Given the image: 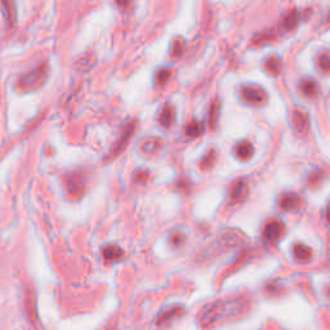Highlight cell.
Returning a JSON list of instances; mask_svg holds the SVG:
<instances>
[{
  "instance_id": "obj_1",
  "label": "cell",
  "mask_w": 330,
  "mask_h": 330,
  "mask_svg": "<svg viewBox=\"0 0 330 330\" xmlns=\"http://www.w3.org/2000/svg\"><path fill=\"white\" fill-rule=\"evenodd\" d=\"M248 309L245 299H230V301H217L208 305L199 316V324L201 328H210L221 321L239 316Z\"/></svg>"
},
{
  "instance_id": "obj_2",
  "label": "cell",
  "mask_w": 330,
  "mask_h": 330,
  "mask_svg": "<svg viewBox=\"0 0 330 330\" xmlns=\"http://www.w3.org/2000/svg\"><path fill=\"white\" fill-rule=\"evenodd\" d=\"M48 75V66L41 65L28 74L23 75L18 81V88L23 92H31L43 85Z\"/></svg>"
},
{
  "instance_id": "obj_3",
  "label": "cell",
  "mask_w": 330,
  "mask_h": 330,
  "mask_svg": "<svg viewBox=\"0 0 330 330\" xmlns=\"http://www.w3.org/2000/svg\"><path fill=\"white\" fill-rule=\"evenodd\" d=\"M136 127H137V124H136L134 120L125 123V125L123 127V129H122V133H120V137H119V140L115 142V146L112 147V150L110 151L109 156H107V159L109 160L115 159L116 156H119L120 154L123 153V151H124L125 147H127V145L129 144L131 138L133 137L134 132H136Z\"/></svg>"
},
{
  "instance_id": "obj_4",
  "label": "cell",
  "mask_w": 330,
  "mask_h": 330,
  "mask_svg": "<svg viewBox=\"0 0 330 330\" xmlns=\"http://www.w3.org/2000/svg\"><path fill=\"white\" fill-rule=\"evenodd\" d=\"M240 96L245 102H248L249 105H254V106H262L267 101L266 92L257 85H244L240 89Z\"/></svg>"
},
{
  "instance_id": "obj_5",
  "label": "cell",
  "mask_w": 330,
  "mask_h": 330,
  "mask_svg": "<svg viewBox=\"0 0 330 330\" xmlns=\"http://www.w3.org/2000/svg\"><path fill=\"white\" fill-rule=\"evenodd\" d=\"M284 231H285V226H284L283 222L280 221H271L266 224L265 231H263V236L267 241L270 243H276L280 240V237L283 236Z\"/></svg>"
},
{
  "instance_id": "obj_6",
  "label": "cell",
  "mask_w": 330,
  "mask_h": 330,
  "mask_svg": "<svg viewBox=\"0 0 330 330\" xmlns=\"http://www.w3.org/2000/svg\"><path fill=\"white\" fill-rule=\"evenodd\" d=\"M85 188V183L83 177L79 174H72L67 178V182H66V190L70 196L79 197L83 195Z\"/></svg>"
},
{
  "instance_id": "obj_7",
  "label": "cell",
  "mask_w": 330,
  "mask_h": 330,
  "mask_svg": "<svg viewBox=\"0 0 330 330\" xmlns=\"http://www.w3.org/2000/svg\"><path fill=\"white\" fill-rule=\"evenodd\" d=\"M293 127L297 131V133L301 136H306L310 128L309 116L306 111L301 109H296L293 111Z\"/></svg>"
},
{
  "instance_id": "obj_8",
  "label": "cell",
  "mask_w": 330,
  "mask_h": 330,
  "mask_svg": "<svg viewBox=\"0 0 330 330\" xmlns=\"http://www.w3.org/2000/svg\"><path fill=\"white\" fill-rule=\"evenodd\" d=\"M182 314H183V307H181V306H173L170 309L165 310V311L160 315L158 320H156V325H158V327L169 325L171 321H174L175 319L179 318Z\"/></svg>"
},
{
  "instance_id": "obj_9",
  "label": "cell",
  "mask_w": 330,
  "mask_h": 330,
  "mask_svg": "<svg viewBox=\"0 0 330 330\" xmlns=\"http://www.w3.org/2000/svg\"><path fill=\"white\" fill-rule=\"evenodd\" d=\"M301 206V197L294 192L284 193L280 199V208L285 212H296Z\"/></svg>"
},
{
  "instance_id": "obj_10",
  "label": "cell",
  "mask_w": 330,
  "mask_h": 330,
  "mask_svg": "<svg viewBox=\"0 0 330 330\" xmlns=\"http://www.w3.org/2000/svg\"><path fill=\"white\" fill-rule=\"evenodd\" d=\"M248 191H249V188H248L246 182L243 181V179H240V181H237L236 183L232 186V188H231V200L234 202L244 201L245 197L248 196Z\"/></svg>"
},
{
  "instance_id": "obj_11",
  "label": "cell",
  "mask_w": 330,
  "mask_h": 330,
  "mask_svg": "<svg viewBox=\"0 0 330 330\" xmlns=\"http://www.w3.org/2000/svg\"><path fill=\"white\" fill-rule=\"evenodd\" d=\"M175 120V110L171 105H165L163 110L160 111L159 115V123L164 128H170L171 125L174 124Z\"/></svg>"
},
{
  "instance_id": "obj_12",
  "label": "cell",
  "mask_w": 330,
  "mask_h": 330,
  "mask_svg": "<svg viewBox=\"0 0 330 330\" xmlns=\"http://www.w3.org/2000/svg\"><path fill=\"white\" fill-rule=\"evenodd\" d=\"M162 145L163 141L160 140V138H146V140L142 141V144H141V153L145 154V155H153V154L158 153V150L162 147Z\"/></svg>"
},
{
  "instance_id": "obj_13",
  "label": "cell",
  "mask_w": 330,
  "mask_h": 330,
  "mask_svg": "<svg viewBox=\"0 0 330 330\" xmlns=\"http://www.w3.org/2000/svg\"><path fill=\"white\" fill-rule=\"evenodd\" d=\"M293 254L299 263H309L312 258V250L305 244H296L293 246Z\"/></svg>"
},
{
  "instance_id": "obj_14",
  "label": "cell",
  "mask_w": 330,
  "mask_h": 330,
  "mask_svg": "<svg viewBox=\"0 0 330 330\" xmlns=\"http://www.w3.org/2000/svg\"><path fill=\"white\" fill-rule=\"evenodd\" d=\"M235 154L239 158L240 160L243 162H248V160L252 159V156L254 155V147L250 142H240L236 147H235Z\"/></svg>"
},
{
  "instance_id": "obj_15",
  "label": "cell",
  "mask_w": 330,
  "mask_h": 330,
  "mask_svg": "<svg viewBox=\"0 0 330 330\" xmlns=\"http://www.w3.org/2000/svg\"><path fill=\"white\" fill-rule=\"evenodd\" d=\"M103 258L109 262H115L122 259L124 256V252L122 250V248L115 244H109L103 248Z\"/></svg>"
},
{
  "instance_id": "obj_16",
  "label": "cell",
  "mask_w": 330,
  "mask_h": 330,
  "mask_svg": "<svg viewBox=\"0 0 330 330\" xmlns=\"http://www.w3.org/2000/svg\"><path fill=\"white\" fill-rule=\"evenodd\" d=\"M1 8L4 10L5 18L10 26L14 25L16 22V6H14V0H0Z\"/></svg>"
},
{
  "instance_id": "obj_17",
  "label": "cell",
  "mask_w": 330,
  "mask_h": 330,
  "mask_svg": "<svg viewBox=\"0 0 330 330\" xmlns=\"http://www.w3.org/2000/svg\"><path fill=\"white\" fill-rule=\"evenodd\" d=\"M301 92L305 97L307 98H314V97L318 96L319 93V88L316 81L311 80V79H307V80H303L301 83Z\"/></svg>"
},
{
  "instance_id": "obj_18",
  "label": "cell",
  "mask_w": 330,
  "mask_h": 330,
  "mask_svg": "<svg viewBox=\"0 0 330 330\" xmlns=\"http://www.w3.org/2000/svg\"><path fill=\"white\" fill-rule=\"evenodd\" d=\"M299 23V13L297 10H292L285 16L283 21V27L288 31H293L294 28L298 26Z\"/></svg>"
},
{
  "instance_id": "obj_19",
  "label": "cell",
  "mask_w": 330,
  "mask_h": 330,
  "mask_svg": "<svg viewBox=\"0 0 330 330\" xmlns=\"http://www.w3.org/2000/svg\"><path fill=\"white\" fill-rule=\"evenodd\" d=\"M186 136L187 137L191 138H196L200 137L202 133H204V124L200 122H196V120H193L191 122L190 124L186 127Z\"/></svg>"
},
{
  "instance_id": "obj_20",
  "label": "cell",
  "mask_w": 330,
  "mask_h": 330,
  "mask_svg": "<svg viewBox=\"0 0 330 330\" xmlns=\"http://www.w3.org/2000/svg\"><path fill=\"white\" fill-rule=\"evenodd\" d=\"M265 67L271 75H279L281 71V62L280 58L276 56L268 57L265 62Z\"/></svg>"
},
{
  "instance_id": "obj_21",
  "label": "cell",
  "mask_w": 330,
  "mask_h": 330,
  "mask_svg": "<svg viewBox=\"0 0 330 330\" xmlns=\"http://www.w3.org/2000/svg\"><path fill=\"white\" fill-rule=\"evenodd\" d=\"M215 160H217V151H215L214 149H210L208 151V154L204 156V159L200 162V169H202V170L212 169L215 164Z\"/></svg>"
},
{
  "instance_id": "obj_22",
  "label": "cell",
  "mask_w": 330,
  "mask_h": 330,
  "mask_svg": "<svg viewBox=\"0 0 330 330\" xmlns=\"http://www.w3.org/2000/svg\"><path fill=\"white\" fill-rule=\"evenodd\" d=\"M319 67L325 74H330V50H325L319 56Z\"/></svg>"
},
{
  "instance_id": "obj_23",
  "label": "cell",
  "mask_w": 330,
  "mask_h": 330,
  "mask_svg": "<svg viewBox=\"0 0 330 330\" xmlns=\"http://www.w3.org/2000/svg\"><path fill=\"white\" fill-rule=\"evenodd\" d=\"M218 114H219V102L218 101H214L210 106L209 110V125L210 128H214L215 124H217V120H218Z\"/></svg>"
},
{
  "instance_id": "obj_24",
  "label": "cell",
  "mask_w": 330,
  "mask_h": 330,
  "mask_svg": "<svg viewBox=\"0 0 330 330\" xmlns=\"http://www.w3.org/2000/svg\"><path fill=\"white\" fill-rule=\"evenodd\" d=\"M170 75H171V71L168 69H162L160 71H158V74H156V84L164 85L165 83L169 80Z\"/></svg>"
},
{
  "instance_id": "obj_25",
  "label": "cell",
  "mask_w": 330,
  "mask_h": 330,
  "mask_svg": "<svg viewBox=\"0 0 330 330\" xmlns=\"http://www.w3.org/2000/svg\"><path fill=\"white\" fill-rule=\"evenodd\" d=\"M184 241V235L182 234L181 231H174L170 235V243L173 246H179Z\"/></svg>"
},
{
  "instance_id": "obj_26",
  "label": "cell",
  "mask_w": 330,
  "mask_h": 330,
  "mask_svg": "<svg viewBox=\"0 0 330 330\" xmlns=\"http://www.w3.org/2000/svg\"><path fill=\"white\" fill-rule=\"evenodd\" d=\"M181 53H182V45L179 41H177V43H174V48H173V53H171V56L178 57Z\"/></svg>"
},
{
  "instance_id": "obj_27",
  "label": "cell",
  "mask_w": 330,
  "mask_h": 330,
  "mask_svg": "<svg viewBox=\"0 0 330 330\" xmlns=\"http://www.w3.org/2000/svg\"><path fill=\"white\" fill-rule=\"evenodd\" d=\"M116 3H118L119 6H122V8H128L129 4L132 3V0H116Z\"/></svg>"
},
{
  "instance_id": "obj_28",
  "label": "cell",
  "mask_w": 330,
  "mask_h": 330,
  "mask_svg": "<svg viewBox=\"0 0 330 330\" xmlns=\"http://www.w3.org/2000/svg\"><path fill=\"white\" fill-rule=\"evenodd\" d=\"M327 221L329 222L330 223V202H329V205H328V208H327Z\"/></svg>"
}]
</instances>
